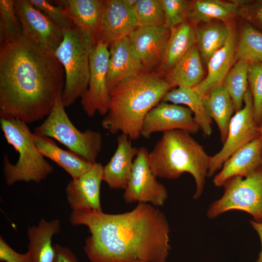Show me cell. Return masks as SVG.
Listing matches in <instances>:
<instances>
[{
    "label": "cell",
    "mask_w": 262,
    "mask_h": 262,
    "mask_svg": "<svg viewBox=\"0 0 262 262\" xmlns=\"http://www.w3.org/2000/svg\"><path fill=\"white\" fill-rule=\"evenodd\" d=\"M138 149L133 147L128 136L117 138V147L110 161L103 167V181L111 189H125L131 173Z\"/></svg>",
    "instance_id": "d6986e66"
},
{
    "label": "cell",
    "mask_w": 262,
    "mask_h": 262,
    "mask_svg": "<svg viewBox=\"0 0 262 262\" xmlns=\"http://www.w3.org/2000/svg\"><path fill=\"white\" fill-rule=\"evenodd\" d=\"M5 138L18 153L17 162L13 164L5 154L3 172L6 184L9 186L18 182L38 183L53 172V166L39 151L27 124L15 119L0 118Z\"/></svg>",
    "instance_id": "5b68a950"
},
{
    "label": "cell",
    "mask_w": 262,
    "mask_h": 262,
    "mask_svg": "<svg viewBox=\"0 0 262 262\" xmlns=\"http://www.w3.org/2000/svg\"><path fill=\"white\" fill-rule=\"evenodd\" d=\"M170 33L164 27H137L127 36L133 54L146 71L161 64Z\"/></svg>",
    "instance_id": "5bb4252c"
},
{
    "label": "cell",
    "mask_w": 262,
    "mask_h": 262,
    "mask_svg": "<svg viewBox=\"0 0 262 262\" xmlns=\"http://www.w3.org/2000/svg\"><path fill=\"white\" fill-rule=\"evenodd\" d=\"M248 81L253 102L254 115L257 124L262 122V63L250 64Z\"/></svg>",
    "instance_id": "e575fe53"
},
{
    "label": "cell",
    "mask_w": 262,
    "mask_h": 262,
    "mask_svg": "<svg viewBox=\"0 0 262 262\" xmlns=\"http://www.w3.org/2000/svg\"><path fill=\"white\" fill-rule=\"evenodd\" d=\"M202 100L208 115L217 125L221 141L224 143L227 139L230 121L235 111L231 97L224 86L220 84L211 89Z\"/></svg>",
    "instance_id": "cb8c5ba5"
},
{
    "label": "cell",
    "mask_w": 262,
    "mask_h": 262,
    "mask_svg": "<svg viewBox=\"0 0 262 262\" xmlns=\"http://www.w3.org/2000/svg\"><path fill=\"white\" fill-rule=\"evenodd\" d=\"M53 262H78L76 256L69 248L59 244L54 245Z\"/></svg>",
    "instance_id": "f35d334b"
},
{
    "label": "cell",
    "mask_w": 262,
    "mask_h": 262,
    "mask_svg": "<svg viewBox=\"0 0 262 262\" xmlns=\"http://www.w3.org/2000/svg\"><path fill=\"white\" fill-rule=\"evenodd\" d=\"M134 262H146L145 261H139V260H137V261H136Z\"/></svg>",
    "instance_id": "7bdbcfd3"
},
{
    "label": "cell",
    "mask_w": 262,
    "mask_h": 262,
    "mask_svg": "<svg viewBox=\"0 0 262 262\" xmlns=\"http://www.w3.org/2000/svg\"><path fill=\"white\" fill-rule=\"evenodd\" d=\"M202 62L195 45L175 64L165 80L173 87L193 88L204 79Z\"/></svg>",
    "instance_id": "d4e9b609"
},
{
    "label": "cell",
    "mask_w": 262,
    "mask_h": 262,
    "mask_svg": "<svg viewBox=\"0 0 262 262\" xmlns=\"http://www.w3.org/2000/svg\"><path fill=\"white\" fill-rule=\"evenodd\" d=\"M103 167L99 163L93 164L90 170L68 183L66 197L72 211L87 208L102 211L100 191L103 181Z\"/></svg>",
    "instance_id": "9a60e30c"
},
{
    "label": "cell",
    "mask_w": 262,
    "mask_h": 262,
    "mask_svg": "<svg viewBox=\"0 0 262 262\" xmlns=\"http://www.w3.org/2000/svg\"><path fill=\"white\" fill-rule=\"evenodd\" d=\"M109 52L107 74L109 93L120 83L146 71L133 54L127 36L114 43L110 47Z\"/></svg>",
    "instance_id": "ac0fdd59"
},
{
    "label": "cell",
    "mask_w": 262,
    "mask_h": 262,
    "mask_svg": "<svg viewBox=\"0 0 262 262\" xmlns=\"http://www.w3.org/2000/svg\"><path fill=\"white\" fill-rule=\"evenodd\" d=\"M56 5L62 7L74 24L88 32L95 41L99 40L102 25L104 0H58Z\"/></svg>",
    "instance_id": "ffe728a7"
},
{
    "label": "cell",
    "mask_w": 262,
    "mask_h": 262,
    "mask_svg": "<svg viewBox=\"0 0 262 262\" xmlns=\"http://www.w3.org/2000/svg\"><path fill=\"white\" fill-rule=\"evenodd\" d=\"M69 221L88 228L83 250L91 262H166L169 255V223L148 203L119 214L82 208L72 211Z\"/></svg>",
    "instance_id": "6da1fadb"
},
{
    "label": "cell",
    "mask_w": 262,
    "mask_h": 262,
    "mask_svg": "<svg viewBox=\"0 0 262 262\" xmlns=\"http://www.w3.org/2000/svg\"><path fill=\"white\" fill-rule=\"evenodd\" d=\"M195 45V29L190 23L185 22L171 29L160 64L161 70L170 71Z\"/></svg>",
    "instance_id": "484cf974"
},
{
    "label": "cell",
    "mask_w": 262,
    "mask_h": 262,
    "mask_svg": "<svg viewBox=\"0 0 262 262\" xmlns=\"http://www.w3.org/2000/svg\"><path fill=\"white\" fill-rule=\"evenodd\" d=\"M221 198L213 202L207 216L214 219L230 210H241L250 214L255 221L262 222V169L243 179L234 177L224 184Z\"/></svg>",
    "instance_id": "ba28073f"
},
{
    "label": "cell",
    "mask_w": 262,
    "mask_h": 262,
    "mask_svg": "<svg viewBox=\"0 0 262 262\" xmlns=\"http://www.w3.org/2000/svg\"><path fill=\"white\" fill-rule=\"evenodd\" d=\"M262 169V145L260 137L242 147L224 163L221 170L215 175L213 183L223 186L234 177L247 178Z\"/></svg>",
    "instance_id": "2e32d148"
},
{
    "label": "cell",
    "mask_w": 262,
    "mask_h": 262,
    "mask_svg": "<svg viewBox=\"0 0 262 262\" xmlns=\"http://www.w3.org/2000/svg\"><path fill=\"white\" fill-rule=\"evenodd\" d=\"M172 87L158 74L146 71L120 83L110 92L102 128L113 134L121 132L131 140L138 139L146 115Z\"/></svg>",
    "instance_id": "3957f363"
},
{
    "label": "cell",
    "mask_w": 262,
    "mask_h": 262,
    "mask_svg": "<svg viewBox=\"0 0 262 262\" xmlns=\"http://www.w3.org/2000/svg\"><path fill=\"white\" fill-rule=\"evenodd\" d=\"M60 220L41 219L37 225L29 227L27 230L28 250L32 262H53L54 256L52 237L60 233Z\"/></svg>",
    "instance_id": "7402d4cb"
},
{
    "label": "cell",
    "mask_w": 262,
    "mask_h": 262,
    "mask_svg": "<svg viewBox=\"0 0 262 262\" xmlns=\"http://www.w3.org/2000/svg\"><path fill=\"white\" fill-rule=\"evenodd\" d=\"M231 28L220 23L197 25L195 29L196 45L202 61L206 65L211 57L226 44Z\"/></svg>",
    "instance_id": "83f0119b"
},
{
    "label": "cell",
    "mask_w": 262,
    "mask_h": 262,
    "mask_svg": "<svg viewBox=\"0 0 262 262\" xmlns=\"http://www.w3.org/2000/svg\"><path fill=\"white\" fill-rule=\"evenodd\" d=\"M21 35L31 44L54 53L62 43L64 29L29 0H15Z\"/></svg>",
    "instance_id": "30bf717a"
},
{
    "label": "cell",
    "mask_w": 262,
    "mask_h": 262,
    "mask_svg": "<svg viewBox=\"0 0 262 262\" xmlns=\"http://www.w3.org/2000/svg\"><path fill=\"white\" fill-rule=\"evenodd\" d=\"M123 3L128 7L133 8L138 1V0H122Z\"/></svg>",
    "instance_id": "60d3db41"
},
{
    "label": "cell",
    "mask_w": 262,
    "mask_h": 262,
    "mask_svg": "<svg viewBox=\"0 0 262 262\" xmlns=\"http://www.w3.org/2000/svg\"><path fill=\"white\" fill-rule=\"evenodd\" d=\"M33 139L43 155L62 167L72 179L79 177L93 166L94 164L71 151L60 148L49 138L33 134Z\"/></svg>",
    "instance_id": "603a6c76"
},
{
    "label": "cell",
    "mask_w": 262,
    "mask_h": 262,
    "mask_svg": "<svg viewBox=\"0 0 262 262\" xmlns=\"http://www.w3.org/2000/svg\"><path fill=\"white\" fill-rule=\"evenodd\" d=\"M65 108L61 98L44 122L34 128L33 134L54 139L87 161L96 163L103 145L101 133L91 129L84 131L77 129Z\"/></svg>",
    "instance_id": "52a82bcc"
},
{
    "label": "cell",
    "mask_w": 262,
    "mask_h": 262,
    "mask_svg": "<svg viewBox=\"0 0 262 262\" xmlns=\"http://www.w3.org/2000/svg\"><path fill=\"white\" fill-rule=\"evenodd\" d=\"M250 223L253 229L258 233L261 242V250L256 262H262V222H258L251 220Z\"/></svg>",
    "instance_id": "ab89813d"
},
{
    "label": "cell",
    "mask_w": 262,
    "mask_h": 262,
    "mask_svg": "<svg viewBox=\"0 0 262 262\" xmlns=\"http://www.w3.org/2000/svg\"><path fill=\"white\" fill-rule=\"evenodd\" d=\"M0 46V118L31 124L47 117L62 98V65L22 35Z\"/></svg>",
    "instance_id": "7a4b0ae2"
},
{
    "label": "cell",
    "mask_w": 262,
    "mask_h": 262,
    "mask_svg": "<svg viewBox=\"0 0 262 262\" xmlns=\"http://www.w3.org/2000/svg\"><path fill=\"white\" fill-rule=\"evenodd\" d=\"M96 44L88 32L75 24L64 30L63 41L54 54L65 71L62 101L65 108L81 98L87 89L90 56Z\"/></svg>",
    "instance_id": "8992f818"
},
{
    "label": "cell",
    "mask_w": 262,
    "mask_h": 262,
    "mask_svg": "<svg viewBox=\"0 0 262 262\" xmlns=\"http://www.w3.org/2000/svg\"><path fill=\"white\" fill-rule=\"evenodd\" d=\"M239 0L230 2L218 0H198L192 2L188 18L196 24L212 20H229L241 14Z\"/></svg>",
    "instance_id": "4316f807"
},
{
    "label": "cell",
    "mask_w": 262,
    "mask_h": 262,
    "mask_svg": "<svg viewBox=\"0 0 262 262\" xmlns=\"http://www.w3.org/2000/svg\"><path fill=\"white\" fill-rule=\"evenodd\" d=\"M244 106L232 116L228 136L221 150L210 156L208 177L213 176L222 168L226 160L236 150L260 137V126L254 118L253 98L248 88L244 98Z\"/></svg>",
    "instance_id": "9c48e42d"
},
{
    "label": "cell",
    "mask_w": 262,
    "mask_h": 262,
    "mask_svg": "<svg viewBox=\"0 0 262 262\" xmlns=\"http://www.w3.org/2000/svg\"><path fill=\"white\" fill-rule=\"evenodd\" d=\"M260 139L262 142V122L260 125Z\"/></svg>",
    "instance_id": "b9f144b4"
},
{
    "label": "cell",
    "mask_w": 262,
    "mask_h": 262,
    "mask_svg": "<svg viewBox=\"0 0 262 262\" xmlns=\"http://www.w3.org/2000/svg\"><path fill=\"white\" fill-rule=\"evenodd\" d=\"M132 11L137 27L164 26V14L160 0H138Z\"/></svg>",
    "instance_id": "d6a6232c"
},
{
    "label": "cell",
    "mask_w": 262,
    "mask_h": 262,
    "mask_svg": "<svg viewBox=\"0 0 262 262\" xmlns=\"http://www.w3.org/2000/svg\"><path fill=\"white\" fill-rule=\"evenodd\" d=\"M162 102L186 105L193 112L196 123L204 134L210 136L212 133V119L207 113L202 99L193 88L178 87L167 92Z\"/></svg>",
    "instance_id": "f1b7e54d"
},
{
    "label": "cell",
    "mask_w": 262,
    "mask_h": 262,
    "mask_svg": "<svg viewBox=\"0 0 262 262\" xmlns=\"http://www.w3.org/2000/svg\"><path fill=\"white\" fill-rule=\"evenodd\" d=\"M193 113L188 107L162 102L146 115L141 130V136L148 139L155 132L180 130L195 134L199 128Z\"/></svg>",
    "instance_id": "4fadbf2b"
},
{
    "label": "cell",
    "mask_w": 262,
    "mask_h": 262,
    "mask_svg": "<svg viewBox=\"0 0 262 262\" xmlns=\"http://www.w3.org/2000/svg\"><path fill=\"white\" fill-rule=\"evenodd\" d=\"M36 8L46 14L64 30L74 24L66 11L61 6L52 4L46 0H29Z\"/></svg>",
    "instance_id": "d590c367"
},
{
    "label": "cell",
    "mask_w": 262,
    "mask_h": 262,
    "mask_svg": "<svg viewBox=\"0 0 262 262\" xmlns=\"http://www.w3.org/2000/svg\"><path fill=\"white\" fill-rule=\"evenodd\" d=\"M165 16L164 27L171 30L185 22L192 2L185 0H160Z\"/></svg>",
    "instance_id": "836d02e7"
},
{
    "label": "cell",
    "mask_w": 262,
    "mask_h": 262,
    "mask_svg": "<svg viewBox=\"0 0 262 262\" xmlns=\"http://www.w3.org/2000/svg\"><path fill=\"white\" fill-rule=\"evenodd\" d=\"M236 47L235 34L231 28L226 44L209 60L206 76L199 84L193 87L201 99L213 88L222 84L234 62Z\"/></svg>",
    "instance_id": "44dd1931"
},
{
    "label": "cell",
    "mask_w": 262,
    "mask_h": 262,
    "mask_svg": "<svg viewBox=\"0 0 262 262\" xmlns=\"http://www.w3.org/2000/svg\"><path fill=\"white\" fill-rule=\"evenodd\" d=\"M250 64L243 60H238L231 67L222 84L231 97L235 111L243 107L245 96L248 90V72Z\"/></svg>",
    "instance_id": "f546056e"
},
{
    "label": "cell",
    "mask_w": 262,
    "mask_h": 262,
    "mask_svg": "<svg viewBox=\"0 0 262 262\" xmlns=\"http://www.w3.org/2000/svg\"><path fill=\"white\" fill-rule=\"evenodd\" d=\"M109 57L108 46L99 40L90 56L88 88L81 98L82 109L89 117L94 116L97 112L105 115L108 112L110 98L107 85Z\"/></svg>",
    "instance_id": "7c38bea8"
},
{
    "label": "cell",
    "mask_w": 262,
    "mask_h": 262,
    "mask_svg": "<svg viewBox=\"0 0 262 262\" xmlns=\"http://www.w3.org/2000/svg\"><path fill=\"white\" fill-rule=\"evenodd\" d=\"M21 36V25L16 14L15 0H0V45L11 42Z\"/></svg>",
    "instance_id": "1f68e13d"
},
{
    "label": "cell",
    "mask_w": 262,
    "mask_h": 262,
    "mask_svg": "<svg viewBox=\"0 0 262 262\" xmlns=\"http://www.w3.org/2000/svg\"><path fill=\"white\" fill-rule=\"evenodd\" d=\"M148 153L145 147L138 149L123 197L127 203H150L154 206H161L168 197L167 191L152 172L148 164Z\"/></svg>",
    "instance_id": "8fae6325"
},
{
    "label": "cell",
    "mask_w": 262,
    "mask_h": 262,
    "mask_svg": "<svg viewBox=\"0 0 262 262\" xmlns=\"http://www.w3.org/2000/svg\"><path fill=\"white\" fill-rule=\"evenodd\" d=\"M209 158L203 147L187 131L163 133L148 153L150 168L156 177L174 180L190 174L196 184L194 199L202 195L209 168Z\"/></svg>",
    "instance_id": "277c9868"
},
{
    "label": "cell",
    "mask_w": 262,
    "mask_h": 262,
    "mask_svg": "<svg viewBox=\"0 0 262 262\" xmlns=\"http://www.w3.org/2000/svg\"><path fill=\"white\" fill-rule=\"evenodd\" d=\"M238 60L262 63V33L251 25H246L242 29L234 58V62Z\"/></svg>",
    "instance_id": "4dcf8cb0"
},
{
    "label": "cell",
    "mask_w": 262,
    "mask_h": 262,
    "mask_svg": "<svg viewBox=\"0 0 262 262\" xmlns=\"http://www.w3.org/2000/svg\"><path fill=\"white\" fill-rule=\"evenodd\" d=\"M0 261L4 262H32L28 251L26 253H19L13 249L0 237Z\"/></svg>",
    "instance_id": "8d00e7d4"
},
{
    "label": "cell",
    "mask_w": 262,
    "mask_h": 262,
    "mask_svg": "<svg viewBox=\"0 0 262 262\" xmlns=\"http://www.w3.org/2000/svg\"><path fill=\"white\" fill-rule=\"evenodd\" d=\"M241 14L262 29V0L249 1L242 5Z\"/></svg>",
    "instance_id": "74e56055"
},
{
    "label": "cell",
    "mask_w": 262,
    "mask_h": 262,
    "mask_svg": "<svg viewBox=\"0 0 262 262\" xmlns=\"http://www.w3.org/2000/svg\"><path fill=\"white\" fill-rule=\"evenodd\" d=\"M137 28L132 9L122 0H105L99 40L108 47Z\"/></svg>",
    "instance_id": "e0dca14e"
}]
</instances>
